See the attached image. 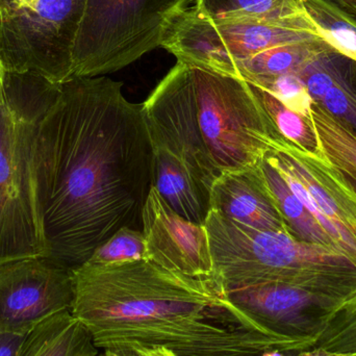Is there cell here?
<instances>
[{
	"label": "cell",
	"instance_id": "6da1fadb",
	"mask_svg": "<svg viewBox=\"0 0 356 356\" xmlns=\"http://www.w3.org/2000/svg\"><path fill=\"white\" fill-rule=\"evenodd\" d=\"M106 76L72 77L35 129L33 179L45 257L75 269L122 227L142 230L154 182L143 104Z\"/></svg>",
	"mask_w": 356,
	"mask_h": 356
},
{
	"label": "cell",
	"instance_id": "7a4b0ae2",
	"mask_svg": "<svg viewBox=\"0 0 356 356\" xmlns=\"http://www.w3.org/2000/svg\"><path fill=\"white\" fill-rule=\"evenodd\" d=\"M72 315L98 348L165 349L175 356H259L312 348L264 327L230 299L219 274L194 277L147 259L73 269Z\"/></svg>",
	"mask_w": 356,
	"mask_h": 356
},
{
	"label": "cell",
	"instance_id": "3957f363",
	"mask_svg": "<svg viewBox=\"0 0 356 356\" xmlns=\"http://www.w3.org/2000/svg\"><path fill=\"white\" fill-rule=\"evenodd\" d=\"M216 271L226 289L282 282L353 300L356 263L286 232L253 229L209 209L204 222Z\"/></svg>",
	"mask_w": 356,
	"mask_h": 356
},
{
	"label": "cell",
	"instance_id": "277c9868",
	"mask_svg": "<svg viewBox=\"0 0 356 356\" xmlns=\"http://www.w3.org/2000/svg\"><path fill=\"white\" fill-rule=\"evenodd\" d=\"M190 66L197 121L220 172L261 165L282 137L248 81Z\"/></svg>",
	"mask_w": 356,
	"mask_h": 356
},
{
	"label": "cell",
	"instance_id": "5b68a950",
	"mask_svg": "<svg viewBox=\"0 0 356 356\" xmlns=\"http://www.w3.org/2000/svg\"><path fill=\"white\" fill-rule=\"evenodd\" d=\"M194 0H87L72 54V77L106 76L162 46Z\"/></svg>",
	"mask_w": 356,
	"mask_h": 356
},
{
	"label": "cell",
	"instance_id": "8992f818",
	"mask_svg": "<svg viewBox=\"0 0 356 356\" xmlns=\"http://www.w3.org/2000/svg\"><path fill=\"white\" fill-rule=\"evenodd\" d=\"M319 39L323 35L305 12L282 20L216 22L190 8L175 21L161 47L177 62L238 77L241 60L275 46Z\"/></svg>",
	"mask_w": 356,
	"mask_h": 356
},
{
	"label": "cell",
	"instance_id": "52a82bcc",
	"mask_svg": "<svg viewBox=\"0 0 356 356\" xmlns=\"http://www.w3.org/2000/svg\"><path fill=\"white\" fill-rule=\"evenodd\" d=\"M87 0H10L0 10L4 71L33 72L54 83L72 79V54Z\"/></svg>",
	"mask_w": 356,
	"mask_h": 356
},
{
	"label": "cell",
	"instance_id": "ba28073f",
	"mask_svg": "<svg viewBox=\"0 0 356 356\" xmlns=\"http://www.w3.org/2000/svg\"><path fill=\"white\" fill-rule=\"evenodd\" d=\"M35 129L0 104V263L45 255L31 164Z\"/></svg>",
	"mask_w": 356,
	"mask_h": 356
},
{
	"label": "cell",
	"instance_id": "9c48e42d",
	"mask_svg": "<svg viewBox=\"0 0 356 356\" xmlns=\"http://www.w3.org/2000/svg\"><path fill=\"white\" fill-rule=\"evenodd\" d=\"M143 108L154 148L170 154L211 195L221 172L199 129L190 66L177 62L143 102Z\"/></svg>",
	"mask_w": 356,
	"mask_h": 356
},
{
	"label": "cell",
	"instance_id": "30bf717a",
	"mask_svg": "<svg viewBox=\"0 0 356 356\" xmlns=\"http://www.w3.org/2000/svg\"><path fill=\"white\" fill-rule=\"evenodd\" d=\"M74 302L73 270L45 257L0 263V332L26 336Z\"/></svg>",
	"mask_w": 356,
	"mask_h": 356
},
{
	"label": "cell",
	"instance_id": "8fae6325",
	"mask_svg": "<svg viewBox=\"0 0 356 356\" xmlns=\"http://www.w3.org/2000/svg\"><path fill=\"white\" fill-rule=\"evenodd\" d=\"M230 299L273 334L314 347L347 301L282 282L227 289Z\"/></svg>",
	"mask_w": 356,
	"mask_h": 356
},
{
	"label": "cell",
	"instance_id": "7c38bea8",
	"mask_svg": "<svg viewBox=\"0 0 356 356\" xmlns=\"http://www.w3.org/2000/svg\"><path fill=\"white\" fill-rule=\"evenodd\" d=\"M142 230L146 259L194 277L217 275L204 224L178 215L154 186L144 207Z\"/></svg>",
	"mask_w": 356,
	"mask_h": 356
},
{
	"label": "cell",
	"instance_id": "4fadbf2b",
	"mask_svg": "<svg viewBox=\"0 0 356 356\" xmlns=\"http://www.w3.org/2000/svg\"><path fill=\"white\" fill-rule=\"evenodd\" d=\"M270 152L305 186L316 209L356 241V194L342 175L284 136Z\"/></svg>",
	"mask_w": 356,
	"mask_h": 356
},
{
	"label": "cell",
	"instance_id": "5bb4252c",
	"mask_svg": "<svg viewBox=\"0 0 356 356\" xmlns=\"http://www.w3.org/2000/svg\"><path fill=\"white\" fill-rule=\"evenodd\" d=\"M209 209L253 229L290 234L261 165L222 173L211 186Z\"/></svg>",
	"mask_w": 356,
	"mask_h": 356
},
{
	"label": "cell",
	"instance_id": "9a60e30c",
	"mask_svg": "<svg viewBox=\"0 0 356 356\" xmlns=\"http://www.w3.org/2000/svg\"><path fill=\"white\" fill-rule=\"evenodd\" d=\"M100 350L89 330L64 311L27 334L17 356H100Z\"/></svg>",
	"mask_w": 356,
	"mask_h": 356
},
{
	"label": "cell",
	"instance_id": "2e32d148",
	"mask_svg": "<svg viewBox=\"0 0 356 356\" xmlns=\"http://www.w3.org/2000/svg\"><path fill=\"white\" fill-rule=\"evenodd\" d=\"M154 149V188L178 215L204 224L209 211V195L170 154Z\"/></svg>",
	"mask_w": 356,
	"mask_h": 356
},
{
	"label": "cell",
	"instance_id": "e0dca14e",
	"mask_svg": "<svg viewBox=\"0 0 356 356\" xmlns=\"http://www.w3.org/2000/svg\"><path fill=\"white\" fill-rule=\"evenodd\" d=\"M62 83L33 72L4 71L2 104L16 120L38 127L58 102Z\"/></svg>",
	"mask_w": 356,
	"mask_h": 356
},
{
	"label": "cell",
	"instance_id": "ac0fdd59",
	"mask_svg": "<svg viewBox=\"0 0 356 356\" xmlns=\"http://www.w3.org/2000/svg\"><path fill=\"white\" fill-rule=\"evenodd\" d=\"M330 48L334 47L324 39L275 46L238 62L236 74L252 85L282 75L296 74L318 54Z\"/></svg>",
	"mask_w": 356,
	"mask_h": 356
},
{
	"label": "cell",
	"instance_id": "d6986e66",
	"mask_svg": "<svg viewBox=\"0 0 356 356\" xmlns=\"http://www.w3.org/2000/svg\"><path fill=\"white\" fill-rule=\"evenodd\" d=\"M261 169L291 236L301 242L342 253L305 203L292 192L277 169L274 168L265 158L261 161Z\"/></svg>",
	"mask_w": 356,
	"mask_h": 356
},
{
	"label": "cell",
	"instance_id": "ffe728a7",
	"mask_svg": "<svg viewBox=\"0 0 356 356\" xmlns=\"http://www.w3.org/2000/svg\"><path fill=\"white\" fill-rule=\"evenodd\" d=\"M309 118L318 141V156L336 169L356 194V135L312 102Z\"/></svg>",
	"mask_w": 356,
	"mask_h": 356
},
{
	"label": "cell",
	"instance_id": "44dd1931",
	"mask_svg": "<svg viewBox=\"0 0 356 356\" xmlns=\"http://www.w3.org/2000/svg\"><path fill=\"white\" fill-rule=\"evenodd\" d=\"M193 8L216 22L282 20L305 14L301 0H194Z\"/></svg>",
	"mask_w": 356,
	"mask_h": 356
},
{
	"label": "cell",
	"instance_id": "7402d4cb",
	"mask_svg": "<svg viewBox=\"0 0 356 356\" xmlns=\"http://www.w3.org/2000/svg\"><path fill=\"white\" fill-rule=\"evenodd\" d=\"M301 3L324 39L356 62V22L323 0H301Z\"/></svg>",
	"mask_w": 356,
	"mask_h": 356
},
{
	"label": "cell",
	"instance_id": "603a6c76",
	"mask_svg": "<svg viewBox=\"0 0 356 356\" xmlns=\"http://www.w3.org/2000/svg\"><path fill=\"white\" fill-rule=\"evenodd\" d=\"M252 86L280 134L305 152L318 156L317 137L311 118L293 112L267 90Z\"/></svg>",
	"mask_w": 356,
	"mask_h": 356
},
{
	"label": "cell",
	"instance_id": "cb8c5ba5",
	"mask_svg": "<svg viewBox=\"0 0 356 356\" xmlns=\"http://www.w3.org/2000/svg\"><path fill=\"white\" fill-rule=\"evenodd\" d=\"M353 60L343 54L332 85L313 102L344 123L356 135V90L351 79Z\"/></svg>",
	"mask_w": 356,
	"mask_h": 356
},
{
	"label": "cell",
	"instance_id": "d4e9b609",
	"mask_svg": "<svg viewBox=\"0 0 356 356\" xmlns=\"http://www.w3.org/2000/svg\"><path fill=\"white\" fill-rule=\"evenodd\" d=\"M314 347L340 356H356V297L332 316Z\"/></svg>",
	"mask_w": 356,
	"mask_h": 356
},
{
	"label": "cell",
	"instance_id": "484cf974",
	"mask_svg": "<svg viewBox=\"0 0 356 356\" xmlns=\"http://www.w3.org/2000/svg\"><path fill=\"white\" fill-rule=\"evenodd\" d=\"M146 259L143 230L122 227L100 245L86 263L91 265H114Z\"/></svg>",
	"mask_w": 356,
	"mask_h": 356
},
{
	"label": "cell",
	"instance_id": "4316f807",
	"mask_svg": "<svg viewBox=\"0 0 356 356\" xmlns=\"http://www.w3.org/2000/svg\"><path fill=\"white\" fill-rule=\"evenodd\" d=\"M252 85V83H251ZM257 87L263 88L277 97L284 106L293 112L299 113L309 118V111L313 102L297 74H286L274 79H266L254 83Z\"/></svg>",
	"mask_w": 356,
	"mask_h": 356
},
{
	"label": "cell",
	"instance_id": "83f0119b",
	"mask_svg": "<svg viewBox=\"0 0 356 356\" xmlns=\"http://www.w3.org/2000/svg\"><path fill=\"white\" fill-rule=\"evenodd\" d=\"M25 336L0 332V356H17Z\"/></svg>",
	"mask_w": 356,
	"mask_h": 356
},
{
	"label": "cell",
	"instance_id": "f1b7e54d",
	"mask_svg": "<svg viewBox=\"0 0 356 356\" xmlns=\"http://www.w3.org/2000/svg\"><path fill=\"white\" fill-rule=\"evenodd\" d=\"M356 22V0H323Z\"/></svg>",
	"mask_w": 356,
	"mask_h": 356
},
{
	"label": "cell",
	"instance_id": "f546056e",
	"mask_svg": "<svg viewBox=\"0 0 356 356\" xmlns=\"http://www.w3.org/2000/svg\"><path fill=\"white\" fill-rule=\"evenodd\" d=\"M104 356H148L145 351L129 346L110 347L102 350Z\"/></svg>",
	"mask_w": 356,
	"mask_h": 356
},
{
	"label": "cell",
	"instance_id": "4dcf8cb0",
	"mask_svg": "<svg viewBox=\"0 0 356 356\" xmlns=\"http://www.w3.org/2000/svg\"><path fill=\"white\" fill-rule=\"evenodd\" d=\"M293 356H340L334 355V353H330V351L324 350V349L312 348L307 349V350L299 351V353H295Z\"/></svg>",
	"mask_w": 356,
	"mask_h": 356
},
{
	"label": "cell",
	"instance_id": "1f68e13d",
	"mask_svg": "<svg viewBox=\"0 0 356 356\" xmlns=\"http://www.w3.org/2000/svg\"><path fill=\"white\" fill-rule=\"evenodd\" d=\"M140 350L145 351L148 356H175L170 351L165 350V349H152V350H145V349H140Z\"/></svg>",
	"mask_w": 356,
	"mask_h": 356
},
{
	"label": "cell",
	"instance_id": "d6a6232c",
	"mask_svg": "<svg viewBox=\"0 0 356 356\" xmlns=\"http://www.w3.org/2000/svg\"><path fill=\"white\" fill-rule=\"evenodd\" d=\"M294 355L295 353H284V351L269 350L265 351V353H261L259 356H293Z\"/></svg>",
	"mask_w": 356,
	"mask_h": 356
},
{
	"label": "cell",
	"instance_id": "836d02e7",
	"mask_svg": "<svg viewBox=\"0 0 356 356\" xmlns=\"http://www.w3.org/2000/svg\"><path fill=\"white\" fill-rule=\"evenodd\" d=\"M351 79H353L356 90V62L355 60H353V64H351Z\"/></svg>",
	"mask_w": 356,
	"mask_h": 356
},
{
	"label": "cell",
	"instance_id": "e575fe53",
	"mask_svg": "<svg viewBox=\"0 0 356 356\" xmlns=\"http://www.w3.org/2000/svg\"><path fill=\"white\" fill-rule=\"evenodd\" d=\"M3 68L0 63V104H2V79H3Z\"/></svg>",
	"mask_w": 356,
	"mask_h": 356
},
{
	"label": "cell",
	"instance_id": "d590c367",
	"mask_svg": "<svg viewBox=\"0 0 356 356\" xmlns=\"http://www.w3.org/2000/svg\"><path fill=\"white\" fill-rule=\"evenodd\" d=\"M8 1H10V0H0V10H1V8H3L4 6H6V4L8 3Z\"/></svg>",
	"mask_w": 356,
	"mask_h": 356
},
{
	"label": "cell",
	"instance_id": "8d00e7d4",
	"mask_svg": "<svg viewBox=\"0 0 356 356\" xmlns=\"http://www.w3.org/2000/svg\"><path fill=\"white\" fill-rule=\"evenodd\" d=\"M100 356H104V355H102H102H100Z\"/></svg>",
	"mask_w": 356,
	"mask_h": 356
}]
</instances>
